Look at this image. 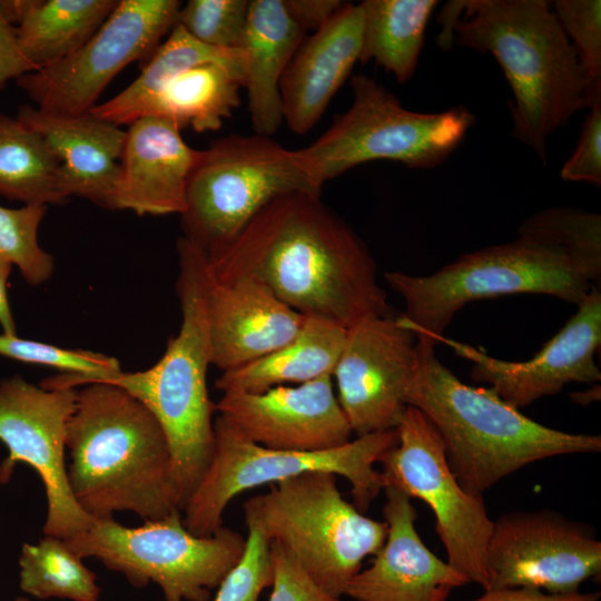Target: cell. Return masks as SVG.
I'll use <instances>...</instances> for the list:
<instances>
[{"instance_id":"7c38bea8","label":"cell","mask_w":601,"mask_h":601,"mask_svg":"<svg viewBox=\"0 0 601 601\" xmlns=\"http://www.w3.org/2000/svg\"><path fill=\"white\" fill-rule=\"evenodd\" d=\"M396 432V444L378 461L386 485L431 508L446 561L470 582L486 590V546L493 521L483 496L470 494L461 486L447 463L439 431L422 411L407 405Z\"/></svg>"},{"instance_id":"d6a6232c","label":"cell","mask_w":601,"mask_h":601,"mask_svg":"<svg viewBox=\"0 0 601 601\" xmlns=\"http://www.w3.org/2000/svg\"><path fill=\"white\" fill-rule=\"evenodd\" d=\"M248 0H189L176 24L198 41L221 49H239L249 13Z\"/></svg>"},{"instance_id":"e575fe53","label":"cell","mask_w":601,"mask_h":601,"mask_svg":"<svg viewBox=\"0 0 601 601\" xmlns=\"http://www.w3.org/2000/svg\"><path fill=\"white\" fill-rule=\"evenodd\" d=\"M0 355L91 378L121 372L119 361L112 356L86 349L62 348L48 343L19 338L17 335L0 334Z\"/></svg>"},{"instance_id":"83f0119b","label":"cell","mask_w":601,"mask_h":601,"mask_svg":"<svg viewBox=\"0 0 601 601\" xmlns=\"http://www.w3.org/2000/svg\"><path fill=\"white\" fill-rule=\"evenodd\" d=\"M435 0H364L361 62L375 61L397 82L408 81L418 65Z\"/></svg>"},{"instance_id":"ac0fdd59","label":"cell","mask_w":601,"mask_h":601,"mask_svg":"<svg viewBox=\"0 0 601 601\" xmlns=\"http://www.w3.org/2000/svg\"><path fill=\"white\" fill-rule=\"evenodd\" d=\"M215 408L245 437L273 450L315 452L351 441L332 374L262 393L224 392Z\"/></svg>"},{"instance_id":"ffe728a7","label":"cell","mask_w":601,"mask_h":601,"mask_svg":"<svg viewBox=\"0 0 601 601\" xmlns=\"http://www.w3.org/2000/svg\"><path fill=\"white\" fill-rule=\"evenodd\" d=\"M206 311L211 365L221 373L287 344L306 321L257 279H215L207 267Z\"/></svg>"},{"instance_id":"44dd1931","label":"cell","mask_w":601,"mask_h":601,"mask_svg":"<svg viewBox=\"0 0 601 601\" xmlns=\"http://www.w3.org/2000/svg\"><path fill=\"white\" fill-rule=\"evenodd\" d=\"M361 50L358 3L344 2L326 23L303 40L279 85L283 118L293 132L304 135L317 124L359 61Z\"/></svg>"},{"instance_id":"60d3db41","label":"cell","mask_w":601,"mask_h":601,"mask_svg":"<svg viewBox=\"0 0 601 601\" xmlns=\"http://www.w3.org/2000/svg\"><path fill=\"white\" fill-rule=\"evenodd\" d=\"M600 598L599 591L554 594L530 588H503L486 590L470 601H600Z\"/></svg>"},{"instance_id":"ab89813d","label":"cell","mask_w":601,"mask_h":601,"mask_svg":"<svg viewBox=\"0 0 601 601\" xmlns=\"http://www.w3.org/2000/svg\"><path fill=\"white\" fill-rule=\"evenodd\" d=\"M290 18L306 32L316 31L344 4L339 0H283Z\"/></svg>"},{"instance_id":"8d00e7d4","label":"cell","mask_w":601,"mask_h":601,"mask_svg":"<svg viewBox=\"0 0 601 601\" xmlns=\"http://www.w3.org/2000/svg\"><path fill=\"white\" fill-rule=\"evenodd\" d=\"M559 175L564 181L601 186V98L589 107L577 146Z\"/></svg>"},{"instance_id":"f1b7e54d","label":"cell","mask_w":601,"mask_h":601,"mask_svg":"<svg viewBox=\"0 0 601 601\" xmlns=\"http://www.w3.org/2000/svg\"><path fill=\"white\" fill-rule=\"evenodd\" d=\"M0 196L46 206L70 198L61 164L45 139L18 118L1 112Z\"/></svg>"},{"instance_id":"cb8c5ba5","label":"cell","mask_w":601,"mask_h":601,"mask_svg":"<svg viewBox=\"0 0 601 601\" xmlns=\"http://www.w3.org/2000/svg\"><path fill=\"white\" fill-rule=\"evenodd\" d=\"M305 31L283 0H252L244 38V85L257 135H274L284 121L279 85Z\"/></svg>"},{"instance_id":"74e56055","label":"cell","mask_w":601,"mask_h":601,"mask_svg":"<svg viewBox=\"0 0 601 601\" xmlns=\"http://www.w3.org/2000/svg\"><path fill=\"white\" fill-rule=\"evenodd\" d=\"M274 581L268 601H341L319 589L276 542H270Z\"/></svg>"},{"instance_id":"9c48e42d","label":"cell","mask_w":601,"mask_h":601,"mask_svg":"<svg viewBox=\"0 0 601 601\" xmlns=\"http://www.w3.org/2000/svg\"><path fill=\"white\" fill-rule=\"evenodd\" d=\"M396 442L397 432L393 428L324 451L273 450L252 442L218 415L214 420L213 457L183 510L184 524L195 535L209 536L223 526V513L237 494L312 471L348 480L353 504L365 513L386 486L374 464Z\"/></svg>"},{"instance_id":"9a60e30c","label":"cell","mask_w":601,"mask_h":601,"mask_svg":"<svg viewBox=\"0 0 601 601\" xmlns=\"http://www.w3.org/2000/svg\"><path fill=\"white\" fill-rule=\"evenodd\" d=\"M486 572V590L575 593L583 582L600 577L601 542L587 524L551 510L504 514L493 521Z\"/></svg>"},{"instance_id":"52a82bcc","label":"cell","mask_w":601,"mask_h":601,"mask_svg":"<svg viewBox=\"0 0 601 601\" xmlns=\"http://www.w3.org/2000/svg\"><path fill=\"white\" fill-rule=\"evenodd\" d=\"M244 511L319 589L338 599L387 535L386 522L359 512L342 496L336 475L324 471L270 484L267 493L247 500Z\"/></svg>"},{"instance_id":"836d02e7","label":"cell","mask_w":601,"mask_h":601,"mask_svg":"<svg viewBox=\"0 0 601 601\" xmlns=\"http://www.w3.org/2000/svg\"><path fill=\"white\" fill-rule=\"evenodd\" d=\"M551 6L578 56L591 96L601 97V1L556 0Z\"/></svg>"},{"instance_id":"4fadbf2b","label":"cell","mask_w":601,"mask_h":601,"mask_svg":"<svg viewBox=\"0 0 601 601\" xmlns=\"http://www.w3.org/2000/svg\"><path fill=\"white\" fill-rule=\"evenodd\" d=\"M177 0H120L99 30L69 57L17 79L42 111L90 112L127 65L149 59L177 21Z\"/></svg>"},{"instance_id":"5bb4252c","label":"cell","mask_w":601,"mask_h":601,"mask_svg":"<svg viewBox=\"0 0 601 601\" xmlns=\"http://www.w3.org/2000/svg\"><path fill=\"white\" fill-rule=\"evenodd\" d=\"M76 398L77 387L47 390L19 375L0 381V441L9 452L0 483L9 481L17 463L31 466L46 490L43 533L62 540L95 521L75 501L67 477L66 430Z\"/></svg>"},{"instance_id":"d4e9b609","label":"cell","mask_w":601,"mask_h":601,"mask_svg":"<svg viewBox=\"0 0 601 601\" xmlns=\"http://www.w3.org/2000/svg\"><path fill=\"white\" fill-rule=\"evenodd\" d=\"M116 0H0L18 47L36 70L80 49L104 24Z\"/></svg>"},{"instance_id":"7bdbcfd3","label":"cell","mask_w":601,"mask_h":601,"mask_svg":"<svg viewBox=\"0 0 601 601\" xmlns=\"http://www.w3.org/2000/svg\"><path fill=\"white\" fill-rule=\"evenodd\" d=\"M14 601H30V600L24 598V597H18V598H16Z\"/></svg>"},{"instance_id":"ba28073f","label":"cell","mask_w":601,"mask_h":601,"mask_svg":"<svg viewBox=\"0 0 601 601\" xmlns=\"http://www.w3.org/2000/svg\"><path fill=\"white\" fill-rule=\"evenodd\" d=\"M322 188L297 150L268 136H225L199 150L189 174L183 237L210 256L273 200L290 194L321 196Z\"/></svg>"},{"instance_id":"8992f818","label":"cell","mask_w":601,"mask_h":601,"mask_svg":"<svg viewBox=\"0 0 601 601\" xmlns=\"http://www.w3.org/2000/svg\"><path fill=\"white\" fill-rule=\"evenodd\" d=\"M420 359L405 394L439 431L447 463L461 486L475 496L533 462L565 454L599 453L601 436L568 433L533 421L491 387L460 381L417 339Z\"/></svg>"},{"instance_id":"7a4b0ae2","label":"cell","mask_w":601,"mask_h":601,"mask_svg":"<svg viewBox=\"0 0 601 601\" xmlns=\"http://www.w3.org/2000/svg\"><path fill=\"white\" fill-rule=\"evenodd\" d=\"M509 243L463 254L436 272H387L404 300L401 314L417 339L436 345L466 304L513 294H540L579 305L601 279V216L574 207L541 209Z\"/></svg>"},{"instance_id":"4dcf8cb0","label":"cell","mask_w":601,"mask_h":601,"mask_svg":"<svg viewBox=\"0 0 601 601\" xmlns=\"http://www.w3.org/2000/svg\"><path fill=\"white\" fill-rule=\"evenodd\" d=\"M20 588L39 599L99 601L97 575L82 563L65 540L45 535L24 543L19 558Z\"/></svg>"},{"instance_id":"7402d4cb","label":"cell","mask_w":601,"mask_h":601,"mask_svg":"<svg viewBox=\"0 0 601 601\" xmlns=\"http://www.w3.org/2000/svg\"><path fill=\"white\" fill-rule=\"evenodd\" d=\"M180 128L161 117L129 125L120 161L116 210L139 216L181 214L189 174L199 150L188 146Z\"/></svg>"},{"instance_id":"b9f144b4","label":"cell","mask_w":601,"mask_h":601,"mask_svg":"<svg viewBox=\"0 0 601 601\" xmlns=\"http://www.w3.org/2000/svg\"><path fill=\"white\" fill-rule=\"evenodd\" d=\"M11 267L12 264L0 255V325L3 334L17 335V326L7 295V282Z\"/></svg>"},{"instance_id":"8fae6325","label":"cell","mask_w":601,"mask_h":601,"mask_svg":"<svg viewBox=\"0 0 601 601\" xmlns=\"http://www.w3.org/2000/svg\"><path fill=\"white\" fill-rule=\"evenodd\" d=\"M65 542L81 559L96 558L135 588L158 584L165 601H208L246 544L240 533L224 525L209 536L190 533L181 511L138 528L114 518L95 520Z\"/></svg>"},{"instance_id":"277c9868","label":"cell","mask_w":601,"mask_h":601,"mask_svg":"<svg viewBox=\"0 0 601 601\" xmlns=\"http://www.w3.org/2000/svg\"><path fill=\"white\" fill-rule=\"evenodd\" d=\"M67 477L77 504L95 520L130 511L142 521L181 511L167 436L154 414L124 388L77 387L67 423Z\"/></svg>"},{"instance_id":"e0dca14e","label":"cell","mask_w":601,"mask_h":601,"mask_svg":"<svg viewBox=\"0 0 601 601\" xmlns=\"http://www.w3.org/2000/svg\"><path fill=\"white\" fill-rule=\"evenodd\" d=\"M440 342L473 363L470 375L474 382L487 383L518 410L558 394L570 383L597 384L601 381L595 362L601 344L600 287L592 288L563 327L530 359L503 361L445 336Z\"/></svg>"},{"instance_id":"5b68a950","label":"cell","mask_w":601,"mask_h":601,"mask_svg":"<svg viewBox=\"0 0 601 601\" xmlns=\"http://www.w3.org/2000/svg\"><path fill=\"white\" fill-rule=\"evenodd\" d=\"M179 276L176 290L181 324L160 359L137 372L105 377L61 373L40 382L43 388L79 387L89 383L119 386L140 401L161 425L171 452L174 482L181 512L208 470L214 451L216 412L207 388L211 365L206 311L205 254L184 237L177 242Z\"/></svg>"},{"instance_id":"d590c367","label":"cell","mask_w":601,"mask_h":601,"mask_svg":"<svg viewBox=\"0 0 601 601\" xmlns=\"http://www.w3.org/2000/svg\"><path fill=\"white\" fill-rule=\"evenodd\" d=\"M245 520L248 534L243 555L218 585L214 601H258L262 591L273 584L270 541L255 520Z\"/></svg>"},{"instance_id":"f546056e","label":"cell","mask_w":601,"mask_h":601,"mask_svg":"<svg viewBox=\"0 0 601 601\" xmlns=\"http://www.w3.org/2000/svg\"><path fill=\"white\" fill-rule=\"evenodd\" d=\"M219 62L244 69L242 49H221L205 45L178 24L147 60L140 75L122 91L91 109L105 121L120 126L139 118L145 104L173 77L197 65Z\"/></svg>"},{"instance_id":"484cf974","label":"cell","mask_w":601,"mask_h":601,"mask_svg":"<svg viewBox=\"0 0 601 601\" xmlns=\"http://www.w3.org/2000/svg\"><path fill=\"white\" fill-rule=\"evenodd\" d=\"M347 328L334 322L306 317L298 334L276 351L231 371L215 386L221 393H262L286 384H303L332 374L345 344Z\"/></svg>"},{"instance_id":"f35d334b","label":"cell","mask_w":601,"mask_h":601,"mask_svg":"<svg viewBox=\"0 0 601 601\" xmlns=\"http://www.w3.org/2000/svg\"><path fill=\"white\" fill-rule=\"evenodd\" d=\"M36 71L35 67L21 53L14 26L7 19L0 8V87L10 79Z\"/></svg>"},{"instance_id":"d6986e66","label":"cell","mask_w":601,"mask_h":601,"mask_svg":"<svg viewBox=\"0 0 601 601\" xmlns=\"http://www.w3.org/2000/svg\"><path fill=\"white\" fill-rule=\"evenodd\" d=\"M384 491L385 542L371 565L351 580L344 595L355 601H446L470 581L423 543L411 497L391 485Z\"/></svg>"},{"instance_id":"3957f363","label":"cell","mask_w":601,"mask_h":601,"mask_svg":"<svg viewBox=\"0 0 601 601\" xmlns=\"http://www.w3.org/2000/svg\"><path fill=\"white\" fill-rule=\"evenodd\" d=\"M440 42L490 53L513 98V137L543 164L548 139L594 100L578 56L545 0H460L440 16Z\"/></svg>"},{"instance_id":"30bf717a","label":"cell","mask_w":601,"mask_h":601,"mask_svg":"<svg viewBox=\"0 0 601 601\" xmlns=\"http://www.w3.org/2000/svg\"><path fill=\"white\" fill-rule=\"evenodd\" d=\"M351 86V107L309 146L297 149L322 186L373 160L397 161L413 169L437 167L475 122L463 106L441 112L408 110L367 75L353 76Z\"/></svg>"},{"instance_id":"4316f807","label":"cell","mask_w":601,"mask_h":601,"mask_svg":"<svg viewBox=\"0 0 601 601\" xmlns=\"http://www.w3.org/2000/svg\"><path fill=\"white\" fill-rule=\"evenodd\" d=\"M244 69L219 62L188 68L168 80L142 107L139 118L171 120L180 129L216 131L240 105ZM138 118V119H139Z\"/></svg>"},{"instance_id":"2e32d148","label":"cell","mask_w":601,"mask_h":601,"mask_svg":"<svg viewBox=\"0 0 601 601\" xmlns=\"http://www.w3.org/2000/svg\"><path fill=\"white\" fill-rule=\"evenodd\" d=\"M418 359L416 333L402 315L367 317L347 328L333 377L356 437L396 428Z\"/></svg>"},{"instance_id":"603a6c76","label":"cell","mask_w":601,"mask_h":601,"mask_svg":"<svg viewBox=\"0 0 601 601\" xmlns=\"http://www.w3.org/2000/svg\"><path fill=\"white\" fill-rule=\"evenodd\" d=\"M17 118L37 131L61 164L68 194L116 210L126 130L91 112L56 115L23 105Z\"/></svg>"},{"instance_id":"6da1fadb","label":"cell","mask_w":601,"mask_h":601,"mask_svg":"<svg viewBox=\"0 0 601 601\" xmlns=\"http://www.w3.org/2000/svg\"><path fill=\"white\" fill-rule=\"evenodd\" d=\"M205 257L213 278H255L306 317L349 328L395 315L367 246L321 196L273 200L233 242Z\"/></svg>"},{"instance_id":"1f68e13d","label":"cell","mask_w":601,"mask_h":601,"mask_svg":"<svg viewBox=\"0 0 601 601\" xmlns=\"http://www.w3.org/2000/svg\"><path fill=\"white\" fill-rule=\"evenodd\" d=\"M46 213V205L0 206V255L16 265L33 286L47 282L55 269L53 257L38 243V229Z\"/></svg>"}]
</instances>
